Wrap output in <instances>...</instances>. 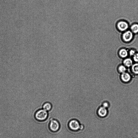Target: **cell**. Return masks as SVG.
<instances>
[{
    "mask_svg": "<svg viewBox=\"0 0 138 138\" xmlns=\"http://www.w3.org/2000/svg\"><path fill=\"white\" fill-rule=\"evenodd\" d=\"M131 29L132 32L135 34L138 33V24H133L131 27Z\"/></svg>",
    "mask_w": 138,
    "mask_h": 138,
    "instance_id": "8fae6325",
    "label": "cell"
},
{
    "mask_svg": "<svg viewBox=\"0 0 138 138\" xmlns=\"http://www.w3.org/2000/svg\"><path fill=\"white\" fill-rule=\"evenodd\" d=\"M124 64L127 67H129L133 64V61L130 59H125L124 61Z\"/></svg>",
    "mask_w": 138,
    "mask_h": 138,
    "instance_id": "30bf717a",
    "label": "cell"
},
{
    "mask_svg": "<svg viewBox=\"0 0 138 138\" xmlns=\"http://www.w3.org/2000/svg\"><path fill=\"white\" fill-rule=\"evenodd\" d=\"M48 116L49 114L48 111L43 109H40L36 111L34 116L37 120L43 121L47 120Z\"/></svg>",
    "mask_w": 138,
    "mask_h": 138,
    "instance_id": "7a4b0ae2",
    "label": "cell"
},
{
    "mask_svg": "<svg viewBox=\"0 0 138 138\" xmlns=\"http://www.w3.org/2000/svg\"><path fill=\"white\" fill-rule=\"evenodd\" d=\"M108 114V111L106 108L103 107L100 108L98 110V114L99 116L101 117H106Z\"/></svg>",
    "mask_w": 138,
    "mask_h": 138,
    "instance_id": "8992f818",
    "label": "cell"
},
{
    "mask_svg": "<svg viewBox=\"0 0 138 138\" xmlns=\"http://www.w3.org/2000/svg\"><path fill=\"white\" fill-rule=\"evenodd\" d=\"M133 59L135 62H138V53H135L134 55Z\"/></svg>",
    "mask_w": 138,
    "mask_h": 138,
    "instance_id": "5bb4252c",
    "label": "cell"
},
{
    "mask_svg": "<svg viewBox=\"0 0 138 138\" xmlns=\"http://www.w3.org/2000/svg\"><path fill=\"white\" fill-rule=\"evenodd\" d=\"M80 123L76 119H73L69 122L68 126L69 128L73 131H78L80 130Z\"/></svg>",
    "mask_w": 138,
    "mask_h": 138,
    "instance_id": "3957f363",
    "label": "cell"
},
{
    "mask_svg": "<svg viewBox=\"0 0 138 138\" xmlns=\"http://www.w3.org/2000/svg\"><path fill=\"white\" fill-rule=\"evenodd\" d=\"M108 104L107 103H105L103 104V107L106 108L108 107Z\"/></svg>",
    "mask_w": 138,
    "mask_h": 138,
    "instance_id": "2e32d148",
    "label": "cell"
},
{
    "mask_svg": "<svg viewBox=\"0 0 138 138\" xmlns=\"http://www.w3.org/2000/svg\"><path fill=\"white\" fill-rule=\"evenodd\" d=\"M118 29L121 31H124L127 30L128 28V24L124 21H120L117 24Z\"/></svg>",
    "mask_w": 138,
    "mask_h": 138,
    "instance_id": "5b68a950",
    "label": "cell"
},
{
    "mask_svg": "<svg viewBox=\"0 0 138 138\" xmlns=\"http://www.w3.org/2000/svg\"><path fill=\"white\" fill-rule=\"evenodd\" d=\"M133 35L132 33L130 31H127L123 35V38L124 40L126 42L131 41L133 39Z\"/></svg>",
    "mask_w": 138,
    "mask_h": 138,
    "instance_id": "277c9868",
    "label": "cell"
},
{
    "mask_svg": "<svg viewBox=\"0 0 138 138\" xmlns=\"http://www.w3.org/2000/svg\"><path fill=\"white\" fill-rule=\"evenodd\" d=\"M119 54L121 57L124 58L127 57L128 53L126 50L122 49L120 50V52H119Z\"/></svg>",
    "mask_w": 138,
    "mask_h": 138,
    "instance_id": "9c48e42d",
    "label": "cell"
},
{
    "mask_svg": "<svg viewBox=\"0 0 138 138\" xmlns=\"http://www.w3.org/2000/svg\"><path fill=\"white\" fill-rule=\"evenodd\" d=\"M118 70L120 72L123 73L125 72L126 69L124 66L121 65L119 67Z\"/></svg>",
    "mask_w": 138,
    "mask_h": 138,
    "instance_id": "4fadbf2b",
    "label": "cell"
},
{
    "mask_svg": "<svg viewBox=\"0 0 138 138\" xmlns=\"http://www.w3.org/2000/svg\"><path fill=\"white\" fill-rule=\"evenodd\" d=\"M77 118H76V119H77Z\"/></svg>",
    "mask_w": 138,
    "mask_h": 138,
    "instance_id": "e0dca14e",
    "label": "cell"
},
{
    "mask_svg": "<svg viewBox=\"0 0 138 138\" xmlns=\"http://www.w3.org/2000/svg\"><path fill=\"white\" fill-rule=\"evenodd\" d=\"M129 53L131 56L134 55L135 54V52L134 50H131Z\"/></svg>",
    "mask_w": 138,
    "mask_h": 138,
    "instance_id": "9a60e30c",
    "label": "cell"
},
{
    "mask_svg": "<svg viewBox=\"0 0 138 138\" xmlns=\"http://www.w3.org/2000/svg\"><path fill=\"white\" fill-rule=\"evenodd\" d=\"M133 72L136 74H138V64H134L132 67Z\"/></svg>",
    "mask_w": 138,
    "mask_h": 138,
    "instance_id": "7c38bea8",
    "label": "cell"
},
{
    "mask_svg": "<svg viewBox=\"0 0 138 138\" xmlns=\"http://www.w3.org/2000/svg\"><path fill=\"white\" fill-rule=\"evenodd\" d=\"M121 78L122 80L125 82H127L129 81L131 78L129 74L126 72L122 73L121 76Z\"/></svg>",
    "mask_w": 138,
    "mask_h": 138,
    "instance_id": "ba28073f",
    "label": "cell"
},
{
    "mask_svg": "<svg viewBox=\"0 0 138 138\" xmlns=\"http://www.w3.org/2000/svg\"><path fill=\"white\" fill-rule=\"evenodd\" d=\"M42 108L43 109L49 112L52 109V105L49 102H46L43 104L42 106Z\"/></svg>",
    "mask_w": 138,
    "mask_h": 138,
    "instance_id": "52a82bcc",
    "label": "cell"
},
{
    "mask_svg": "<svg viewBox=\"0 0 138 138\" xmlns=\"http://www.w3.org/2000/svg\"><path fill=\"white\" fill-rule=\"evenodd\" d=\"M51 116V117L49 124V127L50 130L52 132H56L59 129L60 125L59 121L53 118V113L51 111H49Z\"/></svg>",
    "mask_w": 138,
    "mask_h": 138,
    "instance_id": "6da1fadb",
    "label": "cell"
}]
</instances>
